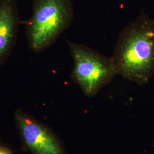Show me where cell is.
<instances>
[{"mask_svg": "<svg viewBox=\"0 0 154 154\" xmlns=\"http://www.w3.org/2000/svg\"><path fill=\"white\" fill-rule=\"evenodd\" d=\"M0 154H13L7 147L0 143Z\"/></svg>", "mask_w": 154, "mask_h": 154, "instance_id": "obj_6", "label": "cell"}, {"mask_svg": "<svg viewBox=\"0 0 154 154\" xmlns=\"http://www.w3.org/2000/svg\"><path fill=\"white\" fill-rule=\"evenodd\" d=\"M14 117L23 143L33 154H66L49 128L21 110H17Z\"/></svg>", "mask_w": 154, "mask_h": 154, "instance_id": "obj_4", "label": "cell"}, {"mask_svg": "<svg viewBox=\"0 0 154 154\" xmlns=\"http://www.w3.org/2000/svg\"><path fill=\"white\" fill-rule=\"evenodd\" d=\"M73 60L72 80L88 97L96 95L118 74L112 57H107L84 45L66 40Z\"/></svg>", "mask_w": 154, "mask_h": 154, "instance_id": "obj_3", "label": "cell"}, {"mask_svg": "<svg viewBox=\"0 0 154 154\" xmlns=\"http://www.w3.org/2000/svg\"><path fill=\"white\" fill-rule=\"evenodd\" d=\"M117 73L139 86L154 75V19L144 13L124 28L111 57Z\"/></svg>", "mask_w": 154, "mask_h": 154, "instance_id": "obj_1", "label": "cell"}, {"mask_svg": "<svg viewBox=\"0 0 154 154\" xmlns=\"http://www.w3.org/2000/svg\"><path fill=\"white\" fill-rule=\"evenodd\" d=\"M74 17L72 0H33L25 28L29 48L36 53L48 49L70 26Z\"/></svg>", "mask_w": 154, "mask_h": 154, "instance_id": "obj_2", "label": "cell"}, {"mask_svg": "<svg viewBox=\"0 0 154 154\" xmlns=\"http://www.w3.org/2000/svg\"><path fill=\"white\" fill-rule=\"evenodd\" d=\"M21 23L16 0H0V67L14 49Z\"/></svg>", "mask_w": 154, "mask_h": 154, "instance_id": "obj_5", "label": "cell"}]
</instances>
